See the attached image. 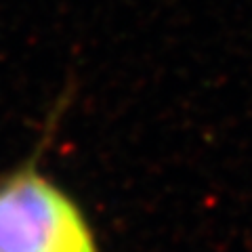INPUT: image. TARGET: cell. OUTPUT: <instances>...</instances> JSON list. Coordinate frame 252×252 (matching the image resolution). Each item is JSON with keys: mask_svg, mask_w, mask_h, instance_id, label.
<instances>
[{"mask_svg": "<svg viewBox=\"0 0 252 252\" xmlns=\"http://www.w3.org/2000/svg\"><path fill=\"white\" fill-rule=\"evenodd\" d=\"M0 252H103L80 202L30 160L0 179Z\"/></svg>", "mask_w": 252, "mask_h": 252, "instance_id": "6da1fadb", "label": "cell"}]
</instances>
